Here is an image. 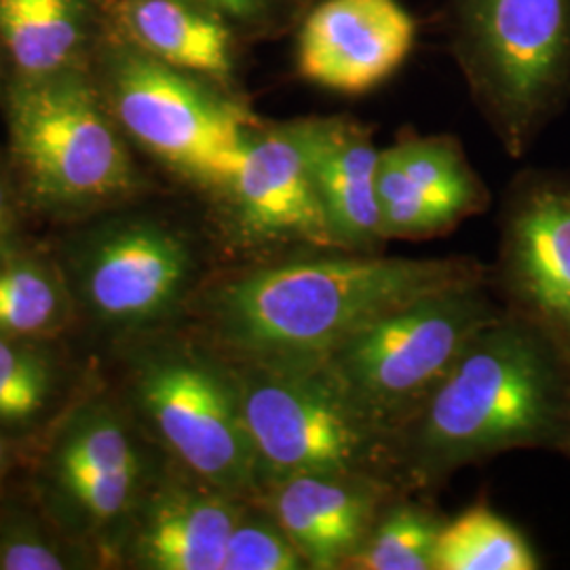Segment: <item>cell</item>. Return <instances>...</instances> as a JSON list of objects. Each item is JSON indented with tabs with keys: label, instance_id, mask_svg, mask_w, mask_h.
Here are the masks:
<instances>
[{
	"label": "cell",
	"instance_id": "2e32d148",
	"mask_svg": "<svg viewBox=\"0 0 570 570\" xmlns=\"http://www.w3.org/2000/svg\"><path fill=\"white\" fill-rule=\"evenodd\" d=\"M511 265L530 305L570 341V188L527 190L511 218Z\"/></svg>",
	"mask_w": 570,
	"mask_h": 570
},
{
	"label": "cell",
	"instance_id": "ac0fdd59",
	"mask_svg": "<svg viewBox=\"0 0 570 570\" xmlns=\"http://www.w3.org/2000/svg\"><path fill=\"white\" fill-rule=\"evenodd\" d=\"M119 23L134 47L212 82L235 72V30L188 0H121Z\"/></svg>",
	"mask_w": 570,
	"mask_h": 570
},
{
	"label": "cell",
	"instance_id": "5bb4252c",
	"mask_svg": "<svg viewBox=\"0 0 570 570\" xmlns=\"http://www.w3.org/2000/svg\"><path fill=\"white\" fill-rule=\"evenodd\" d=\"M311 155L334 245L366 249L381 239L379 159L370 129L348 117L311 119Z\"/></svg>",
	"mask_w": 570,
	"mask_h": 570
},
{
	"label": "cell",
	"instance_id": "7c38bea8",
	"mask_svg": "<svg viewBox=\"0 0 570 570\" xmlns=\"http://www.w3.org/2000/svg\"><path fill=\"white\" fill-rule=\"evenodd\" d=\"M225 193L252 237L334 245L313 169L311 119L256 127Z\"/></svg>",
	"mask_w": 570,
	"mask_h": 570
},
{
	"label": "cell",
	"instance_id": "603a6c76",
	"mask_svg": "<svg viewBox=\"0 0 570 570\" xmlns=\"http://www.w3.org/2000/svg\"><path fill=\"white\" fill-rule=\"evenodd\" d=\"M438 534L428 513L404 508L391 513L348 562L366 570L433 569Z\"/></svg>",
	"mask_w": 570,
	"mask_h": 570
},
{
	"label": "cell",
	"instance_id": "ffe728a7",
	"mask_svg": "<svg viewBox=\"0 0 570 570\" xmlns=\"http://www.w3.org/2000/svg\"><path fill=\"white\" fill-rule=\"evenodd\" d=\"M68 294L60 277L37 258L0 261V334L37 341L63 326Z\"/></svg>",
	"mask_w": 570,
	"mask_h": 570
},
{
	"label": "cell",
	"instance_id": "3957f363",
	"mask_svg": "<svg viewBox=\"0 0 570 570\" xmlns=\"http://www.w3.org/2000/svg\"><path fill=\"white\" fill-rule=\"evenodd\" d=\"M450 45L513 153L570 87V0H450Z\"/></svg>",
	"mask_w": 570,
	"mask_h": 570
},
{
	"label": "cell",
	"instance_id": "277c9868",
	"mask_svg": "<svg viewBox=\"0 0 570 570\" xmlns=\"http://www.w3.org/2000/svg\"><path fill=\"white\" fill-rule=\"evenodd\" d=\"M492 322L475 285H456L370 322L320 364L355 407L381 428L425 402Z\"/></svg>",
	"mask_w": 570,
	"mask_h": 570
},
{
	"label": "cell",
	"instance_id": "5b68a950",
	"mask_svg": "<svg viewBox=\"0 0 570 570\" xmlns=\"http://www.w3.org/2000/svg\"><path fill=\"white\" fill-rule=\"evenodd\" d=\"M9 136L30 193L49 207L104 204L136 186L117 127L91 85L70 68L16 85Z\"/></svg>",
	"mask_w": 570,
	"mask_h": 570
},
{
	"label": "cell",
	"instance_id": "9c48e42d",
	"mask_svg": "<svg viewBox=\"0 0 570 570\" xmlns=\"http://www.w3.org/2000/svg\"><path fill=\"white\" fill-rule=\"evenodd\" d=\"M183 239L150 220H119L85 235L72 254V287L104 326L140 327L167 315L190 279Z\"/></svg>",
	"mask_w": 570,
	"mask_h": 570
},
{
	"label": "cell",
	"instance_id": "d4e9b609",
	"mask_svg": "<svg viewBox=\"0 0 570 570\" xmlns=\"http://www.w3.org/2000/svg\"><path fill=\"white\" fill-rule=\"evenodd\" d=\"M226 21L233 30L268 32L284 28L306 11L305 0H188Z\"/></svg>",
	"mask_w": 570,
	"mask_h": 570
},
{
	"label": "cell",
	"instance_id": "484cf974",
	"mask_svg": "<svg viewBox=\"0 0 570 570\" xmlns=\"http://www.w3.org/2000/svg\"><path fill=\"white\" fill-rule=\"evenodd\" d=\"M68 567V558L39 530L13 522L0 532V569L61 570Z\"/></svg>",
	"mask_w": 570,
	"mask_h": 570
},
{
	"label": "cell",
	"instance_id": "4316f807",
	"mask_svg": "<svg viewBox=\"0 0 570 570\" xmlns=\"http://www.w3.org/2000/svg\"><path fill=\"white\" fill-rule=\"evenodd\" d=\"M11 225H13V216H11V202H9V190L7 184L0 176V249L7 245L9 233H11Z\"/></svg>",
	"mask_w": 570,
	"mask_h": 570
},
{
	"label": "cell",
	"instance_id": "f1b7e54d",
	"mask_svg": "<svg viewBox=\"0 0 570 570\" xmlns=\"http://www.w3.org/2000/svg\"><path fill=\"white\" fill-rule=\"evenodd\" d=\"M306 2V9H308V7H311V4H313V2H315V0H305Z\"/></svg>",
	"mask_w": 570,
	"mask_h": 570
},
{
	"label": "cell",
	"instance_id": "d6986e66",
	"mask_svg": "<svg viewBox=\"0 0 570 570\" xmlns=\"http://www.w3.org/2000/svg\"><path fill=\"white\" fill-rule=\"evenodd\" d=\"M0 35L23 77L68 70L85 39L79 0H0Z\"/></svg>",
	"mask_w": 570,
	"mask_h": 570
},
{
	"label": "cell",
	"instance_id": "52a82bcc",
	"mask_svg": "<svg viewBox=\"0 0 570 570\" xmlns=\"http://www.w3.org/2000/svg\"><path fill=\"white\" fill-rule=\"evenodd\" d=\"M110 102L122 129L184 176L226 190L254 117L205 85V79L155 60L138 47L115 53L108 70Z\"/></svg>",
	"mask_w": 570,
	"mask_h": 570
},
{
	"label": "cell",
	"instance_id": "6da1fadb",
	"mask_svg": "<svg viewBox=\"0 0 570 570\" xmlns=\"http://www.w3.org/2000/svg\"><path fill=\"white\" fill-rule=\"evenodd\" d=\"M465 284L473 273L456 261H301L230 279L212 296L209 315L218 338L247 360L320 362L370 322Z\"/></svg>",
	"mask_w": 570,
	"mask_h": 570
},
{
	"label": "cell",
	"instance_id": "83f0119b",
	"mask_svg": "<svg viewBox=\"0 0 570 570\" xmlns=\"http://www.w3.org/2000/svg\"><path fill=\"white\" fill-rule=\"evenodd\" d=\"M7 454H9V444H7L4 435L0 433V471H2L4 463H7Z\"/></svg>",
	"mask_w": 570,
	"mask_h": 570
},
{
	"label": "cell",
	"instance_id": "4fadbf2b",
	"mask_svg": "<svg viewBox=\"0 0 570 570\" xmlns=\"http://www.w3.org/2000/svg\"><path fill=\"white\" fill-rule=\"evenodd\" d=\"M484 199L459 144L410 136L379 159V204L387 237H423L456 225Z\"/></svg>",
	"mask_w": 570,
	"mask_h": 570
},
{
	"label": "cell",
	"instance_id": "7402d4cb",
	"mask_svg": "<svg viewBox=\"0 0 570 570\" xmlns=\"http://www.w3.org/2000/svg\"><path fill=\"white\" fill-rule=\"evenodd\" d=\"M53 360L32 341L0 334V425L21 428L37 421L58 393Z\"/></svg>",
	"mask_w": 570,
	"mask_h": 570
},
{
	"label": "cell",
	"instance_id": "44dd1931",
	"mask_svg": "<svg viewBox=\"0 0 570 570\" xmlns=\"http://www.w3.org/2000/svg\"><path fill=\"white\" fill-rule=\"evenodd\" d=\"M433 569L532 570L537 569V558L522 534L503 518L475 508L440 529Z\"/></svg>",
	"mask_w": 570,
	"mask_h": 570
},
{
	"label": "cell",
	"instance_id": "8992f818",
	"mask_svg": "<svg viewBox=\"0 0 570 570\" xmlns=\"http://www.w3.org/2000/svg\"><path fill=\"white\" fill-rule=\"evenodd\" d=\"M235 387L261 475H355L372 459L379 428L320 362L252 360Z\"/></svg>",
	"mask_w": 570,
	"mask_h": 570
},
{
	"label": "cell",
	"instance_id": "e0dca14e",
	"mask_svg": "<svg viewBox=\"0 0 570 570\" xmlns=\"http://www.w3.org/2000/svg\"><path fill=\"white\" fill-rule=\"evenodd\" d=\"M223 490L176 487L144 511L134 550L146 569L223 570L226 543L242 518Z\"/></svg>",
	"mask_w": 570,
	"mask_h": 570
},
{
	"label": "cell",
	"instance_id": "7a4b0ae2",
	"mask_svg": "<svg viewBox=\"0 0 570 570\" xmlns=\"http://www.w3.org/2000/svg\"><path fill=\"white\" fill-rule=\"evenodd\" d=\"M562 410L556 364L524 327L490 324L463 351L423 412L421 468L444 471L546 438Z\"/></svg>",
	"mask_w": 570,
	"mask_h": 570
},
{
	"label": "cell",
	"instance_id": "cb8c5ba5",
	"mask_svg": "<svg viewBox=\"0 0 570 570\" xmlns=\"http://www.w3.org/2000/svg\"><path fill=\"white\" fill-rule=\"evenodd\" d=\"M305 567L303 553L277 522L244 520L242 515L228 537L223 570H298Z\"/></svg>",
	"mask_w": 570,
	"mask_h": 570
},
{
	"label": "cell",
	"instance_id": "8fae6325",
	"mask_svg": "<svg viewBox=\"0 0 570 570\" xmlns=\"http://www.w3.org/2000/svg\"><path fill=\"white\" fill-rule=\"evenodd\" d=\"M416 21L400 0H317L296 32V70L327 91L360 96L410 58Z\"/></svg>",
	"mask_w": 570,
	"mask_h": 570
},
{
	"label": "cell",
	"instance_id": "30bf717a",
	"mask_svg": "<svg viewBox=\"0 0 570 570\" xmlns=\"http://www.w3.org/2000/svg\"><path fill=\"white\" fill-rule=\"evenodd\" d=\"M142 452L108 404L82 406L61 428L42 471L49 508L68 529L100 534L121 524L142 492Z\"/></svg>",
	"mask_w": 570,
	"mask_h": 570
},
{
	"label": "cell",
	"instance_id": "9a60e30c",
	"mask_svg": "<svg viewBox=\"0 0 570 570\" xmlns=\"http://www.w3.org/2000/svg\"><path fill=\"white\" fill-rule=\"evenodd\" d=\"M273 515L311 569H336L362 548L372 492L353 475L303 473L277 482Z\"/></svg>",
	"mask_w": 570,
	"mask_h": 570
},
{
	"label": "cell",
	"instance_id": "ba28073f",
	"mask_svg": "<svg viewBox=\"0 0 570 570\" xmlns=\"http://www.w3.org/2000/svg\"><path fill=\"white\" fill-rule=\"evenodd\" d=\"M144 414L207 487L235 494L261 475L233 381L190 353L148 357L138 372Z\"/></svg>",
	"mask_w": 570,
	"mask_h": 570
}]
</instances>
